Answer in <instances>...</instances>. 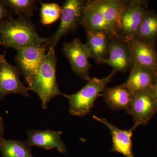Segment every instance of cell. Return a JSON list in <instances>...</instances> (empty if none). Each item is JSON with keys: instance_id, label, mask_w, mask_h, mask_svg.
Listing matches in <instances>:
<instances>
[{"instance_id": "cell-1", "label": "cell", "mask_w": 157, "mask_h": 157, "mask_svg": "<svg viewBox=\"0 0 157 157\" xmlns=\"http://www.w3.org/2000/svg\"><path fill=\"white\" fill-rule=\"evenodd\" d=\"M126 2L125 0L86 1L82 26L86 31L103 32L109 39L124 38L121 33L120 16Z\"/></svg>"}, {"instance_id": "cell-2", "label": "cell", "mask_w": 157, "mask_h": 157, "mask_svg": "<svg viewBox=\"0 0 157 157\" xmlns=\"http://www.w3.org/2000/svg\"><path fill=\"white\" fill-rule=\"evenodd\" d=\"M48 38L40 36L30 17H11L0 22V45L17 50L32 45L45 44Z\"/></svg>"}, {"instance_id": "cell-3", "label": "cell", "mask_w": 157, "mask_h": 157, "mask_svg": "<svg viewBox=\"0 0 157 157\" xmlns=\"http://www.w3.org/2000/svg\"><path fill=\"white\" fill-rule=\"evenodd\" d=\"M58 59L55 48L47 51L34 78L30 90L36 93L40 98L42 107L46 109L52 99L58 96L68 98L60 90L56 79V65Z\"/></svg>"}, {"instance_id": "cell-4", "label": "cell", "mask_w": 157, "mask_h": 157, "mask_svg": "<svg viewBox=\"0 0 157 157\" xmlns=\"http://www.w3.org/2000/svg\"><path fill=\"white\" fill-rule=\"evenodd\" d=\"M117 71L112 69L108 76L102 78L93 77L80 90L68 95L69 112L72 115L83 117L88 115L94 107L96 99L102 96L104 89L112 81Z\"/></svg>"}, {"instance_id": "cell-5", "label": "cell", "mask_w": 157, "mask_h": 157, "mask_svg": "<svg viewBox=\"0 0 157 157\" xmlns=\"http://www.w3.org/2000/svg\"><path fill=\"white\" fill-rule=\"evenodd\" d=\"M86 2L84 0H66L64 2L58 29L45 43L47 51L55 48L64 36L76 33L79 26L82 25L83 10Z\"/></svg>"}, {"instance_id": "cell-6", "label": "cell", "mask_w": 157, "mask_h": 157, "mask_svg": "<svg viewBox=\"0 0 157 157\" xmlns=\"http://www.w3.org/2000/svg\"><path fill=\"white\" fill-rule=\"evenodd\" d=\"M17 51L15 56V67L20 75L25 79L29 88L34 78L47 51L45 44L32 45Z\"/></svg>"}, {"instance_id": "cell-7", "label": "cell", "mask_w": 157, "mask_h": 157, "mask_svg": "<svg viewBox=\"0 0 157 157\" xmlns=\"http://www.w3.org/2000/svg\"><path fill=\"white\" fill-rule=\"evenodd\" d=\"M62 52L70 63L73 73L79 78L88 81L92 67L89 62L90 54L86 44L75 38L71 42L64 43Z\"/></svg>"}, {"instance_id": "cell-8", "label": "cell", "mask_w": 157, "mask_h": 157, "mask_svg": "<svg viewBox=\"0 0 157 157\" xmlns=\"http://www.w3.org/2000/svg\"><path fill=\"white\" fill-rule=\"evenodd\" d=\"M148 1L128 0L126 2L120 16L121 33L128 42L134 38L148 9Z\"/></svg>"}, {"instance_id": "cell-9", "label": "cell", "mask_w": 157, "mask_h": 157, "mask_svg": "<svg viewBox=\"0 0 157 157\" xmlns=\"http://www.w3.org/2000/svg\"><path fill=\"white\" fill-rule=\"evenodd\" d=\"M132 116L134 131L140 125L148 124L153 117L157 113V101L152 92H142L134 95L131 104L125 110Z\"/></svg>"}, {"instance_id": "cell-10", "label": "cell", "mask_w": 157, "mask_h": 157, "mask_svg": "<svg viewBox=\"0 0 157 157\" xmlns=\"http://www.w3.org/2000/svg\"><path fill=\"white\" fill-rule=\"evenodd\" d=\"M20 76L16 67L6 60L5 53L2 55L0 58V101L12 94L30 97L29 88L24 86Z\"/></svg>"}, {"instance_id": "cell-11", "label": "cell", "mask_w": 157, "mask_h": 157, "mask_svg": "<svg viewBox=\"0 0 157 157\" xmlns=\"http://www.w3.org/2000/svg\"><path fill=\"white\" fill-rule=\"evenodd\" d=\"M132 63L150 70L157 76L156 43L146 42L136 38L129 40Z\"/></svg>"}, {"instance_id": "cell-12", "label": "cell", "mask_w": 157, "mask_h": 157, "mask_svg": "<svg viewBox=\"0 0 157 157\" xmlns=\"http://www.w3.org/2000/svg\"><path fill=\"white\" fill-rule=\"evenodd\" d=\"M103 64L108 65L121 73H125L131 70L133 63L128 41L122 38L109 39V55Z\"/></svg>"}, {"instance_id": "cell-13", "label": "cell", "mask_w": 157, "mask_h": 157, "mask_svg": "<svg viewBox=\"0 0 157 157\" xmlns=\"http://www.w3.org/2000/svg\"><path fill=\"white\" fill-rule=\"evenodd\" d=\"M62 131L28 130L27 132V140L26 141L29 147H39L46 150L56 148L61 153L67 152L66 145L62 140Z\"/></svg>"}, {"instance_id": "cell-14", "label": "cell", "mask_w": 157, "mask_h": 157, "mask_svg": "<svg viewBox=\"0 0 157 157\" xmlns=\"http://www.w3.org/2000/svg\"><path fill=\"white\" fill-rule=\"evenodd\" d=\"M93 117L106 125L110 131L112 137L111 151L120 153L125 157H135L132 149V140L134 131L132 128L128 130H122L110 123L106 119L96 116H94Z\"/></svg>"}, {"instance_id": "cell-15", "label": "cell", "mask_w": 157, "mask_h": 157, "mask_svg": "<svg viewBox=\"0 0 157 157\" xmlns=\"http://www.w3.org/2000/svg\"><path fill=\"white\" fill-rule=\"evenodd\" d=\"M157 76L150 70L133 65L128 78L124 84L134 94L142 92H152Z\"/></svg>"}, {"instance_id": "cell-16", "label": "cell", "mask_w": 157, "mask_h": 157, "mask_svg": "<svg viewBox=\"0 0 157 157\" xmlns=\"http://www.w3.org/2000/svg\"><path fill=\"white\" fill-rule=\"evenodd\" d=\"M134 95L124 83L114 87H106L102 94L107 106L116 110H126Z\"/></svg>"}, {"instance_id": "cell-17", "label": "cell", "mask_w": 157, "mask_h": 157, "mask_svg": "<svg viewBox=\"0 0 157 157\" xmlns=\"http://www.w3.org/2000/svg\"><path fill=\"white\" fill-rule=\"evenodd\" d=\"M86 45L90 54V57L94 59L97 64H103L109 55V39L102 32L86 31Z\"/></svg>"}, {"instance_id": "cell-18", "label": "cell", "mask_w": 157, "mask_h": 157, "mask_svg": "<svg viewBox=\"0 0 157 157\" xmlns=\"http://www.w3.org/2000/svg\"><path fill=\"white\" fill-rule=\"evenodd\" d=\"M134 38L156 43L157 39V14L147 10Z\"/></svg>"}, {"instance_id": "cell-19", "label": "cell", "mask_w": 157, "mask_h": 157, "mask_svg": "<svg viewBox=\"0 0 157 157\" xmlns=\"http://www.w3.org/2000/svg\"><path fill=\"white\" fill-rule=\"evenodd\" d=\"M26 141L4 139L0 144L3 157H34Z\"/></svg>"}, {"instance_id": "cell-20", "label": "cell", "mask_w": 157, "mask_h": 157, "mask_svg": "<svg viewBox=\"0 0 157 157\" xmlns=\"http://www.w3.org/2000/svg\"><path fill=\"white\" fill-rule=\"evenodd\" d=\"M6 7L11 14L19 16L30 17L34 11L37 10L36 3L35 0H3Z\"/></svg>"}, {"instance_id": "cell-21", "label": "cell", "mask_w": 157, "mask_h": 157, "mask_svg": "<svg viewBox=\"0 0 157 157\" xmlns=\"http://www.w3.org/2000/svg\"><path fill=\"white\" fill-rule=\"evenodd\" d=\"M39 2L41 4V22L43 25L52 24L60 18L62 6L55 3H46L41 1Z\"/></svg>"}, {"instance_id": "cell-22", "label": "cell", "mask_w": 157, "mask_h": 157, "mask_svg": "<svg viewBox=\"0 0 157 157\" xmlns=\"http://www.w3.org/2000/svg\"><path fill=\"white\" fill-rule=\"evenodd\" d=\"M12 17V14L2 1L0 0V22L4 20Z\"/></svg>"}, {"instance_id": "cell-23", "label": "cell", "mask_w": 157, "mask_h": 157, "mask_svg": "<svg viewBox=\"0 0 157 157\" xmlns=\"http://www.w3.org/2000/svg\"><path fill=\"white\" fill-rule=\"evenodd\" d=\"M4 132H5V127H4V122L2 117H0V144L4 140Z\"/></svg>"}, {"instance_id": "cell-24", "label": "cell", "mask_w": 157, "mask_h": 157, "mask_svg": "<svg viewBox=\"0 0 157 157\" xmlns=\"http://www.w3.org/2000/svg\"><path fill=\"white\" fill-rule=\"evenodd\" d=\"M152 94L157 101V76L155 78L154 85L152 91Z\"/></svg>"}, {"instance_id": "cell-25", "label": "cell", "mask_w": 157, "mask_h": 157, "mask_svg": "<svg viewBox=\"0 0 157 157\" xmlns=\"http://www.w3.org/2000/svg\"><path fill=\"white\" fill-rule=\"evenodd\" d=\"M1 55H0V58H1Z\"/></svg>"}]
</instances>
